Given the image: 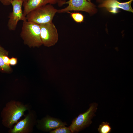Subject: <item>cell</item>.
Masks as SVG:
<instances>
[{
	"label": "cell",
	"instance_id": "6da1fadb",
	"mask_svg": "<svg viewBox=\"0 0 133 133\" xmlns=\"http://www.w3.org/2000/svg\"><path fill=\"white\" fill-rule=\"evenodd\" d=\"M29 107L20 102L11 101L8 102L1 112L2 123L5 126L12 128L13 125L17 123L23 116Z\"/></svg>",
	"mask_w": 133,
	"mask_h": 133
},
{
	"label": "cell",
	"instance_id": "7a4b0ae2",
	"mask_svg": "<svg viewBox=\"0 0 133 133\" xmlns=\"http://www.w3.org/2000/svg\"><path fill=\"white\" fill-rule=\"evenodd\" d=\"M40 33L39 25L27 20L23 21L20 37L29 47H38L42 45Z\"/></svg>",
	"mask_w": 133,
	"mask_h": 133
},
{
	"label": "cell",
	"instance_id": "3957f363",
	"mask_svg": "<svg viewBox=\"0 0 133 133\" xmlns=\"http://www.w3.org/2000/svg\"><path fill=\"white\" fill-rule=\"evenodd\" d=\"M58 10L52 4H48L38 8L26 16L27 20L39 25L52 22Z\"/></svg>",
	"mask_w": 133,
	"mask_h": 133
},
{
	"label": "cell",
	"instance_id": "277c9868",
	"mask_svg": "<svg viewBox=\"0 0 133 133\" xmlns=\"http://www.w3.org/2000/svg\"><path fill=\"white\" fill-rule=\"evenodd\" d=\"M98 106V104L96 102L91 103L85 112L80 114L73 119L69 127L71 133L79 132L91 124L92 119L95 116Z\"/></svg>",
	"mask_w": 133,
	"mask_h": 133
},
{
	"label": "cell",
	"instance_id": "5b68a950",
	"mask_svg": "<svg viewBox=\"0 0 133 133\" xmlns=\"http://www.w3.org/2000/svg\"><path fill=\"white\" fill-rule=\"evenodd\" d=\"M68 5L65 8L58 10L59 13H66L70 11H83L86 12L91 15L97 13L96 6L91 2L86 0H68L64 4Z\"/></svg>",
	"mask_w": 133,
	"mask_h": 133
},
{
	"label": "cell",
	"instance_id": "8992f818",
	"mask_svg": "<svg viewBox=\"0 0 133 133\" xmlns=\"http://www.w3.org/2000/svg\"><path fill=\"white\" fill-rule=\"evenodd\" d=\"M40 25L42 45L47 47L55 45L58 41V34L54 24L52 22Z\"/></svg>",
	"mask_w": 133,
	"mask_h": 133
},
{
	"label": "cell",
	"instance_id": "52a82bcc",
	"mask_svg": "<svg viewBox=\"0 0 133 133\" xmlns=\"http://www.w3.org/2000/svg\"><path fill=\"white\" fill-rule=\"evenodd\" d=\"M36 116L35 113L29 111L23 119L18 121L9 132L10 133H29L33 131L36 124Z\"/></svg>",
	"mask_w": 133,
	"mask_h": 133
},
{
	"label": "cell",
	"instance_id": "ba28073f",
	"mask_svg": "<svg viewBox=\"0 0 133 133\" xmlns=\"http://www.w3.org/2000/svg\"><path fill=\"white\" fill-rule=\"evenodd\" d=\"M23 2L20 0H13L11 2L13 10L9 15V18L7 26L9 30L15 31L16 29L18 22L20 20L23 21L27 20L22 10Z\"/></svg>",
	"mask_w": 133,
	"mask_h": 133
},
{
	"label": "cell",
	"instance_id": "9c48e42d",
	"mask_svg": "<svg viewBox=\"0 0 133 133\" xmlns=\"http://www.w3.org/2000/svg\"><path fill=\"white\" fill-rule=\"evenodd\" d=\"M37 128L45 132H49L60 127L66 126L67 124L60 119L47 115L40 120H37Z\"/></svg>",
	"mask_w": 133,
	"mask_h": 133
},
{
	"label": "cell",
	"instance_id": "30bf717a",
	"mask_svg": "<svg viewBox=\"0 0 133 133\" xmlns=\"http://www.w3.org/2000/svg\"><path fill=\"white\" fill-rule=\"evenodd\" d=\"M133 0L126 2H120L117 0H104L98 6L99 8L105 7L109 12L114 14L118 12V9L133 12L131 4Z\"/></svg>",
	"mask_w": 133,
	"mask_h": 133
},
{
	"label": "cell",
	"instance_id": "8fae6325",
	"mask_svg": "<svg viewBox=\"0 0 133 133\" xmlns=\"http://www.w3.org/2000/svg\"><path fill=\"white\" fill-rule=\"evenodd\" d=\"M59 0H27L23 2L24 15H26L30 12L38 7L50 4L52 5L58 3Z\"/></svg>",
	"mask_w": 133,
	"mask_h": 133
},
{
	"label": "cell",
	"instance_id": "7c38bea8",
	"mask_svg": "<svg viewBox=\"0 0 133 133\" xmlns=\"http://www.w3.org/2000/svg\"><path fill=\"white\" fill-rule=\"evenodd\" d=\"M5 50L0 45V70L5 72H8L11 70L10 66L6 65L4 63L2 58V55Z\"/></svg>",
	"mask_w": 133,
	"mask_h": 133
},
{
	"label": "cell",
	"instance_id": "4fadbf2b",
	"mask_svg": "<svg viewBox=\"0 0 133 133\" xmlns=\"http://www.w3.org/2000/svg\"><path fill=\"white\" fill-rule=\"evenodd\" d=\"M112 128L110 123L107 122H102L98 129L100 133H109L111 131Z\"/></svg>",
	"mask_w": 133,
	"mask_h": 133
},
{
	"label": "cell",
	"instance_id": "5bb4252c",
	"mask_svg": "<svg viewBox=\"0 0 133 133\" xmlns=\"http://www.w3.org/2000/svg\"><path fill=\"white\" fill-rule=\"evenodd\" d=\"M66 13H69L74 20L77 23H81L84 20V17L81 13H71L69 11Z\"/></svg>",
	"mask_w": 133,
	"mask_h": 133
},
{
	"label": "cell",
	"instance_id": "9a60e30c",
	"mask_svg": "<svg viewBox=\"0 0 133 133\" xmlns=\"http://www.w3.org/2000/svg\"><path fill=\"white\" fill-rule=\"evenodd\" d=\"M50 133H71L69 127L65 126L60 127L50 132Z\"/></svg>",
	"mask_w": 133,
	"mask_h": 133
},
{
	"label": "cell",
	"instance_id": "2e32d148",
	"mask_svg": "<svg viewBox=\"0 0 133 133\" xmlns=\"http://www.w3.org/2000/svg\"><path fill=\"white\" fill-rule=\"evenodd\" d=\"M2 58L4 63L7 65L10 66V59L8 56V52L6 50L3 52L2 55Z\"/></svg>",
	"mask_w": 133,
	"mask_h": 133
},
{
	"label": "cell",
	"instance_id": "e0dca14e",
	"mask_svg": "<svg viewBox=\"0 0 133 133\" xmlns=\"http://www.w3.org/2000/svg\"><path fill=\"white\" fill-rule=\"evenodd\" d=\"M13 0H0L1 3L4 5L8 6L11 4V2ZM23 2L27 0H20Z\"/></svg>",
	"mask_w": 133,
	"mask_h": 133
},
{
	"label": "cell",
	"instance_id": "ac0fdd59",
	"mask_svg": "<svg viewBox=\"0 0 133 133\" xmlns=\"http://www.w3.org/2000/svg\"><path fill=\"white\" fill-rule=\"evenodd\" d=\"M17 63V58L13 57L10 59V65L12 66H14L16 65Z\"/></svg>",
	"mask_w": 133,
	"mask_h": 133
},
{
	"label": "cell",
	"instance_id": "d6986e66",
	"mask_svg": "<svg viewBox=\"0 0 133 133\" xmlns=\"http://www.w3.org/2000/svg\"><path fill=\"white\" fill-rule=\"evenodd\" d=\"M68 0H59L58 3V6H61L64 5V4Z\"/></svg>",
	"mask_w": 133,
	"mask_h": 133
},
{
	"label": "cell",
	"instance_id": "ffe728a7",
	"mask_svg": "<svg viewBox=\"0 0 133 133\" xmlns=\"http://www.w3.org/2000/svg\"><path fill=\"white\" fill-rule=\"evenodd\" d=\"M104 0H96V2L98 3H101Z\"/></svg>",
	"mask_w": 133,
	"mask_h": 133
},
{
	"label": "cell",
	"instance_id": "44dd1931",
	"mask_svg": "<svg viewBox=\"0 0 133 133\" xmlns=\"http://www.w3.org/2000/svg\"><path fill=\"white\" fill-rule=\"evenodd\" d=\"M89 2H91V0H86Z\"/></svg>",
	"mask_w": 133,
	"mask_h": 133
}]
</instances>
